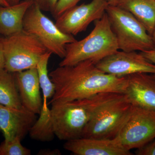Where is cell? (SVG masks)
<instances>
[{"label":"cell","mask_w":155,"mask_h":155,"mask_svg":"<svg viewBox=\"0 0 155 155\" xmlns=\"http://www.w3.org/2000/svg\"><path fill=\"white\" fill-rule=\"evenodd\" d=\"M49 75L55 87L49 104L84 99L103 92L124 94L127 83V76L105 73L90 60L72 66H59Z\"/></svg>","instance_id":"obj_1"},{"label":"cell","mask_w":155,"mask_h":155,"mask_svg":"<svg viewBox=\"0 0 155 155\" xmlns=\"http://www.w3.org/2000/svg\"><path fill=\"white\" fill-rule=\"evenodd\" d=\"M122 94L103 92L84 99L52 103L51 116L55 135L66 141L81 137L87 124L97 111Z\"/></svg>","instance_id":"obj_2"},{"label":"cell","mask_w":155,"mask_h":155,"mask_svg":"<svg viewBox=\"0 0 155 155\" xmlns=\"http://www.w3.org/2000/svg\"><path fill=\"white\" fill-rule=\"evenodd\" d=\"M94 22V28L87 36L66 45V54L59 66H72L86 60L97 64L118 51L117 40L107 13Z\"/></svg>","instance_id":"obj_3"},{"label":"cell","mask_w":155,"mask_h":155,"mask_svg":"<svg viewBox=\"0 0 155 155\" xmlns=\"http://www.w3.org/2000/svg\"><path fill=\"white\" fill-rule=\"evenodd\" d=\"M5 59V69L11 73L36 68L42 56L48 51L31 34L22 30L0 38Z\"/></svg>","instance_id":"obj_4"},{"label":"cell","mask_w":155,"mask_h":155,"mask_svg":"<svg viewBox=\"0 0 155 155\" xmlns=\"http://www.w3.org/2000/svg\"><path fill=\"white\" fill-rule=\"evenodd\" d=\"M106 13L119 49L127 52H142L155 47L151 35L129 12L117 6L109 5Z\"/></svg>","instance_id":"obj_5"},{"label":"cell","mask_w":155,"mask_h":155,"mask_svg":"<svg viewBox=\"0 0 155 155\" xmlns=\"http://www.w3.org/2000/svg\"><path fill=\"white\" fill-rule=\"evenodd\" d=\"M134 105L125 94L100 108L89 121L81 137L115 138L132 112Z\"/></svg>","instance_id":"obj_6"},{"label":"cell","mask_w":155,"mask_h":155,"mask_svg":"<svg viewBox=\"0 0 155 155\" xmlns=\"http://www.w3.org/2000/svg\"><path fill=\"white\" fill-rule=\"evenodd\" d=\"M23 30L36 37L48 51L62 59L66 54V45L76 40L73 35L61 31L35 2L25 14Z\"/></svg>","instance_id":"obj_7"},{"label":"cell","mask_w":155,"mask_h":155,"mask_svg":"<svg viewBox=\"0 0 155 155\" xmlns=\"http://www.w3.org/2000/svg\"><path fill=\"white\" fill-rule=\"evenodd\" d=\"M129 150L143 146L155 138V110L134 106L132 112L115 137Z\"/></svg>","instance_id":"obj_8"},{"label":"cell","mask_w":155,"mask_h":155,"mask_svg":"<svg viewBox=\"0 0 155 155\" xmlns=\"http://www.w3.org/2000/svg\"><path fill=\"white\" fill-rule=\"evenodd\" d=\"M109 5L106 0H92L74 6L56 19V25L64 33L77 35L86 30L92 22L101 18Z\"/></svg>","instance_id":"obj_9"},{"label":"cell","mask_w":155,"mask_h":155,"mask_svg":"<svg viewBox=\"0 0 155 155\" xmlns=\"http://www.w3.org/2000/svg\"><path fill=\"white\" fill-rule=\"evenodd\" d=\"M96 66L103 72L117 77L137 73L155 74V65L136 51H117L104 58Z\"/></svg>","instance_id":"obj_10"},{"label":"cell","mask_w":155,"mask_h":155,"mask_svg":"<svg viewBox=\"0 0 155 155\" xmlns=\"http://www.w3.org/2000/svg\"><path fill=\"white\" fill-rule=\"evenodd\" d=\"M35 115L24 107L16 109L0 104V130L5 140H22L36 121Z\"/></svg>","instance_id":"obj_11"},{"label":"cell","mask_w":155,"mask_h":155,"mask_svg":"<svg viewBox=\"0 0 155 155\" xmlns=\"http://www.w3.org/2000/svg\"><path fill=\"white\" fill-rule=\"evenodd\" d=\"M64 148L76 155H131L116 138L80 137L66 141Z\"/></svg>","instance_id":"obj_12"},{"label":"cell","mask_w":155,"mask_h":155,"mask_svg":"<svg viewBox=\"0 0 155 155\" xmlns=\"http://www.w3.org/2000/svg\"><path fill=\"white\" fill-rule=\"evenodd\" d=\"M124 94L134 106L155 110V78L149 73H137L127 76Z\"/></svg>","instance_id":"obj_13"},{"label":"cell","mask_w":155,"mask_h":155,"mask_svg":"<svg viewBox=\"0 0 155 155\" xmlns=\"http://www.w3.org/2000/svg\"><path fill=\"white\" fill-rule=\"evenodd\" d=\"M23 107L35 114H39L42 104L40 86L36 68L14 73Z\"/></svg>","instance_id":"obj_14"},{"label":"cell","mask_w":155,"mask_h":155,"mask_svg":"<svg viewBox=\"0 0 155 155\" xmlns=\"http://www.w3.org/2000/svg\"><path fill=\"white\" fill-rule=\"evenodd\" d=\"M34 2L23 0L7 7L0 6V34L8 37L23 30L25 14Z\"/></svg>","instance_id":"obj_15"},{"label":"cell","mask_w":155,"mask_h":155,"mask_svg":"<svg viewBox=\"0 0 155 155\" xmlns=\"http://www.w3.org/2000/svg\"><path fill=\"white\" fill-rule=\"evenodd\" d=\"M117 6L132 14L152 35L155 25V0H119Z\"/></svg>","instance_id":"obj_16"},{"label":"cell","mask_w":155,"mask_h":155,"mask_svg":"<svg viewBox=\"0 0 155 155\" xmlns=\"http://www.w3.org/2000/svg\"><path fill=\"white\" fill-rule=\"evenodd\" d=\"M0 104L16 109L24 108L20 100L14 73L0 70Z\"/></svg>","instance_id":"obj_17"},{"label":"cell","mask_w":155,"mask_h":155,"mask_svg":"<svg viewBox=\"0 0 155 155\" xmlns=\"http://www.w3.org/2000/svg\"><path fill=\"white\" fill-rule=\"evenodd\" d=\"M38 119L31 127L29 134L32 139L45 142L52 140L55 134L53 129L51 109L42 106Z\"/></svg>","instance_id":"obj_18"},{"label":"cell","mask_w":155,"mask_h":155,"mask_svg":"<svg viewBox=\"0 0 155 155\" xmlns=\"http://www.w3.org/2000/svg\"><path fill=\"white\" fill-rule=\"evenodd\" d=\"M22 139L16 137L11 140H4L0 144V155H30L31 151L21 143Z\"/></svg>","instance_id":"obj_19"},{"label":"cell","mask_w":155,"mask_h":155,"mask_svg":"<svg viewBox=\"0 0 155 155\" xmlns=\"http://www.w3.org/2000/svg\"><path fill=\"white\" fill-rule=\"evenodd\" d=\"M81 0H58L54 10L52 11L56 19L65 11L77 5Z\"/></svg>","instance_id":"obj_20"},{"label":"cell","mask_w":155,"mask_h":155,"mask_svg":"<svg viewBox=\"0 0 155 155\" xmlns=\"http://www.w3.org/2000/svg\"><path fill=\"white\" fill-rule=\"evenodd\" d=\"M135 153L137 155H155V140L153 139L143 146L137 149Z\"/></svg>","instance_id":"obj_21"},{"label":"cell","mask_w":155,"mask_h":155,"mask_svg":"<svg viewBox=\"0 0 155 155\" xmlns=\"http://www.w3.org/2000/svg\"><path fill=\"white\" fill-rule=\"evenodd\" d=\"M58 0H39L38 4L41 10L52 11Z\"/></svg>","instance_id":"obj_22"},{"label":"cell","mask_w":155,"mask_h":155,"mask_svg":"<svg viewBox=\"0 0 155 155\" xmlns=\"http://www.w3.org/2000/svg\"><path fill=\"white\" fill-rule=\"evenodd\" d=\"M140 53L147 60L155 65V47L151 49L140 52Z\"/></svg>","instance_id":"obj_23"},{"label":"cell","mask_w":155,"mask_h":155,"mask_svg":"<svg viewBox=\"0 0 155 155\" xmlns=\"http://www.w3.org/2000/svg\"><path fill=\"white\" fill-rule=\"evenodd\" d=\"M38 155H61L59 150H41L39 152Z\"/></svg>","instance_id":"obj_24"},{"label":"cell","mask_w":155,"mask_h":155,"mask_svg":"<svg viewBox=\"0 0 155 155\" xmlns=\"http://www.w3.org/2000/svg\"><path fill=\"white\" fill-rule=\"evenodd\" d=\"M3 69H5V59L2 44L0 41V70Z\"/></svg>","instance_id":"obj_25"},{"label":"cell","mask_w":155,"mask_h":155,"mask_svg":"<svg viewBox=\"0 0 155 155\" xmlns=\"http://www.w3.org/2000/svg\"><path fill=\"white\" fill-rule=\"evenodd\" d=\"M9 2L10 3V5H14V4H17L19 3V2L21 1H23V0H8ZM32 1H34L35 2L38 4L39 2V0H32Z\"/></svg>","instance_id":"obj_26"},{"label":"cell","mask_w":155,"mask_h":155,"mask_svg":"<svg viewBox=\"0 0 155 155\" xmlns=\"http://www.w3.org/2000/svg\"><path fill=\"white\" fill-rule=\"evenodd\" d=\"M109 5L117 6L119 0H106Z\"/></svg>","instance_id":"obj_27"},{"label":"cell","mask_w":155,"mask_h":155,"mask_svg":"<svg viewBox=\"0 0 155 155\" xmlns=\"http://www.w3.org/2000/svg\"><path fill=\"white\" fill-rule=\"evenodd\" d=\"M10 3L8 0H0V6L7 7L10 5Z\"/></svg>","instance_id":"obj_28"},{"label":"cell","mask_w":155,"mask_h":155,"mask_svg":"<svg viewBox=\"0 0 155 155\" xmlns=\"http://www.w3.org/2000/svg\"><path fill=\"white\" fill-rule=\"evenodd\" d=\"M151 36L152 37L153 41L154 44L155 46V25L154 29L153 31V33Z\"/></svg>","instance_id":"obj_29"},{"label":"cell","mask_w":155,"mask_h":155,"mask_svg":"<svg viewBox=\"0 0 155 155\" xmlns=\"http://www.w3.org/2000/svg\"><path fill=\"white\" fill-rule=\"evenodd\" d=\"M153 75L154 77L155 78V74H153Z\"/></svg>","instance_id":"obj_30"},{"label":"cell","mask_w":155,"mask_h":155,"mask_svg":"<svg viewBox=\"0 0 155 155\" xmlns=\"http://www.w3.org/2000/svg\"></svg>","instance_id":"obj_31"}]
</instances>
